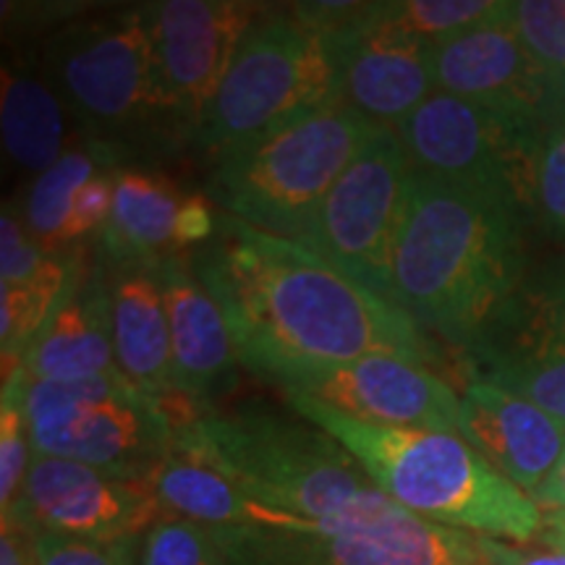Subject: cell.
I'll use <instances>...</instances> for the list:
<instances>
[{
    "label": "cell",
    "instance_id": "d4e9b609",
    "mask_svg": "<svg viewBox=\"0 0 565 565\" xmlns=\"http://www.w3.org/2000/svg\"><path fill=\"white\" fill-rule=\"evenodd\" d=\"M103 162L89 150H68L63 158L47 168L45 173L34 175L21 202V221L30 236L45 252L74 249L68 238L71 210L79 189L89 179L100 173Z\"/></svg>",
    "mask_w": 565,
    "mask_h": 565
},
{
    "label": "cell",
    "instance_id": "5bb4252c",
    "mask_svg": "<svg viewBox=\"0 0 565 565\" xmlns=\"http://www.w3.org/2000/svg\"><path fill=\"white\" fill-rule=\"evenodd\" d=\"M162 79L189 126L200 129L233 55L263 6L242 0H160L145 6Z\"/></svg>",
    "mask_w": 565,
    "mask_h": 565
},
{
    "label": "cell",
    "instance_id": "7a4b0ae2",
    "mask_svg": "<svg viewBox=\"0 0 565 565\" xmlns=\"http://www.w3.org/2000/svg\"><path fill=\"white\" fill-rule=\"evenodd\" d=\"M524 210L412 173L391 259V303L463 356L526 286Z\"/></svg>",
    "mask_w": 565,
    "mask_h": 565
},
{
    "label": "cell",
    "instance_id": "ab89813d",
    "mask_svg": "<svg viewBox=\"0 0 565 565\" xmlns=\"http://www.w3.org/2000/svg\"><path fill=\"white\" fill-rule=\"evenodd\" d=\"M547 126H565V74L553 76L550 82V103H547Z\"/></svg>",
    "mask_w": 565,
    "mask_h": 565
},
{
    "label": "cell",
    "instance_id": "7c38bea8",
    "mask_svg": "<svg viewBox=\"0 0 565 565\" xmlns=\"http://www.w3.org/2000/svg\"><path fill=\"white\" fill-rule=\"evenodd\" d=\"M166 515L150 484L124 482L92 466L34 454L11 521L26 534L89 542L141 540Z\"/></svg>",
    "mask_w": 565,
    "mask_h": 565
},
{
    "label": "cell",
    "instance_id": "9c48e42d",
    "mask_svg": "<svg viewBox=\"0 0 565 565\" xmlns=\"http://www.w3.org/2000/svg\"><path fill=\"white\" fill-rule=\"evenodd\" d=\"M210 534L228 565H490L479 536L424 521L387 494L333 521L273 513Z\"/></svg>",
    "mask_w": 565,
    "mask_h": 565
},
{
    "label": "cell",
    "instance_id": "52a82bcc",
    "mask_svg": "<svg viewBox=\"0 0 565 565\" xmlns=\"http://www.w3.org/2000/svg\"><path fill=\"white\" fill-rule=\"evenodd\" d=\"M338 100V68L324 34L291 9L263 11L233 55L194 145L210 162Z\"/></svg>",
    "mask_w": 565,
    "mask_h": 565
},
{
    "label": "cell",
    "instance_id": "ac0fdd59",
    "mask_svg": "<svg viewBox=\"0 0 565 565\" xmlns=\"http://www.w3.org/2000/svg\"><path fill=\"white\" fill-rule=\"evenodd\" d=\"M469 383H490L565 424V330L529 288L461 356Z\"/></svg>",
    "mask_w": 565,
    "mask_h": 565
},
{
    "label": "cell",
    "instance_id": "9a60e30c",
    "mask_svg": "<svg viewBox=\"0 0 565 565\" xmlns=\"http://www.w3.org/2000/svg\"><path fill=\"white\" fill-rule=\"evenodd\" d=\"M338 68V100L366 121L395 129L435 92L429 42L380 19V3L356 24L330 34Z\"/></svg>",
    "mask_w": 565,
    "mask_h": 565
},
{
    "label": "cell",
    "instance_id": "d6986e66",
    "mask_svg": "<svg viewBox=\"0 0 565 565\" xmlns=\"http://www.w3.org/2000/svg\"><path fill=\"white\" fill-rule=\"evenodd\" d=\"M103 257L105 282L110 294L113 349L116 364L139 391L158 398L179 419L183 408L189 419H200L175 393L171 324L162 296L158 263L139 257Z\"/></svg>",
    "mask_w": 565,
    "mask_h": 565
},
{
    "label": "cell",
    "instance_id": "603a6c76",
    "mask_svg": "<svg viewBox=\"0 0 565 565\" xmlns=\"http://www.w3.org/2000/svg\"><path fill=\"white\" fill-rule=\"evenodd\" d=\"M116 196L110 221L103 228L105 257L162 259L181 252L175 244V223L186 196L166 175L145 168L118 166L113 171Z\"/></svg>",
    "mask_w": 565,
    "mask_h": 565
},
{
    "label": "cell",
    "instance_id": "f35d334b",
    "mask_svg": "<svg viewBox=\"0 0 565 565\" xmlns=\"http://www.w3.org/2000/svg\"><path fill=\"white\" fill-rule=\"evenodd\" d=\"M540 545L565 550V511H550L542 521V532L536 536Z\"/></svg>",
    "mask_w": 565,
    "mask_h": 565
},
{
    "label": "cell",
    "instance_id": "e0dca14e",
    "mask_svg": "<svg viewBox=\"0 0 565 565\" xmlns=\"http://www.w3.org/2000/svg\"><path fill=\"white\" fill-rule=\"evenodd\" d=\"M158 273L171 324L175 393L196 416L217 412V401L233 391L242 366L228 322L196 275L192 254H168Z\"/></svg>",
    "mask_w": 565,
    "mask_h": 565
},
{
    "label": "cell",
    "instance_id": "836d02e7",
    "mask_svg": "<svg viewBox=\"0 0 565 565\" xmlns=\"http://www.w3.org/2000/svg\"><path fill=\"white\" fill-rule=\"evenodd\" d=\"M215 225L217 215L212 212V202L207 196L186 194L179 212V223H175V244H179L181 252H192L196 246L210 242Z\"/></svg>",
    "mask_w": 565,
    "mask_h": 565
},
{
    "label": "cell",
    "instance_id": "30bf717a",
    "mask_svg": "<svg viewBox=\"0 0 565 565\" xmlns=\"http://www.w3.org/2000/svg\"><path fill=\"white\" fill-rule=\"evenodd\" d=\"M412 173L398 134L377 126L296 242L391 301V259Z\"/></svg>",
    "mask_w": 565,
    "mask_h": 565
},
{
    "label": "cell",
    "instance_id": "7402d4cb",
    "mask_svg": "<svg viewBox=\"0 0 565 565\" xmlns=\"http://www.w3.org/2000/svg\"><path fill=\"white\" fill-rule=\"evenodd\" d=\"M150 490L166 515L186 519L207 532L259 526L275 511L252 503L228 477L196 448L181 424H175L171 456L160 466L150 482Z\"/></svg>",
    "mask_w": 565,
    "mask_h": 565
},
{
    "label": "cell",
    "instance_id": "3957f363",
    "mask_svg": "<svg viewBox=\"0 0 565 565\" xmlns=\"http://www.w3.org/2000/svg\"><path fill=\"white\" fill-rule=\"evenodd\" d=\"M40 71L103 166L152 160L194 145L162 79L145 6L61 26L45 40Z\"/></svg>",
    "mask_w": 565,
    "mask_h": 565
},
{
    "label": "cell",
    "instance_id": "cb8c5ba5",
    "mask_svg": "<svg viewBox=\"0 0 565 565\" xmlns=\"http://www.w3.org/2000/svg\"><path fill=\"white\" fill-rule=\"evenodd\" d=\"M66 108L42 71L3 68L0 129L3 150L26 173H45L66 154Z\"/></svg>",
    "mask_w": 565,
    "mask_h": 565
},
{
    "label": "cell",
    "instance_id": "74e56055",
    "mask_svg": "<svg viewBox=\"0 0 565 565\" xmlns=\"http://www.w3.org/2000/svg\"><path fill=\"white\" fill-rule=\"evenodd\" d=\"M532 500L540 505L542 513L565 511V450H563V456L557 458L555 469L550 471L545 482L536 487Z\"/></svg>",
    "mask_w": 565,
    "mask_h": 565
},
{
    "label": "cell",
    "instance_id": "ba28073f",
    "mask_svg": "<svg viewBox=\"0 0 565 565\" xmlns=\"http://www.w3.org/2000/svg\"><path fill=\"white\" fill-rule=\"evenodd\" d=\"M24 412L34 454L92 466L124 482L147 484L173 450L171 412L121 370L82 380L26 377Z\"/></svg>",
    "mask_w": 565,
    "mask_h": 565
},
{
    "label": "cell",
    "instance_id": "277c9868",
    "mask_svg": "<svg viewBox=\"0 0 565 565\" xmlns=\"http://www.w3.org/2000/svg\"><path fill=\"white\" fill-rule=\"evenodd\" d=\"M301 419L324 429L356 458L393 503L433 524L532 545L545 513L458 433L385 427L353 419L307 395L286 393Z\"/></svg>",
    "mask_w": 565,
    "mask_h": 565
},
{
    "label": "cell",
    "instance_id": "e575fe53",
    "mask_svg": "<svg viewBox=\"0 0 565 565\" xmlns=\"http://www.w3.org/2000/svg\"><path fill=\"white\" fill-rule=\"evenodd\" d=\"M479 547L490 565H565V550L561 547L519 545L490 536H479Z\"/></svg>",
    "mask_w": 565,
    "mask_h": 565
},
{
    "label": "cell",
    "instance_id": "4dcf8cb0",
    "mask_svg": "<svg viewBox=\"0 0 565 565\" xmlns=\"http://www.w3.org/2000/svg\"><path fill=\"white\" fill-rule=\"evenodd\" d=\"M58 252H45L24 228L19 210L9 204L0 215V286H32Z\"/></svg>",
    "mask_w": 565,
    "mask_h": 565
},
{
    "label": "cell",
    "instance_id": "83f0119b",
    "mask_svg": "<svg viewBox=\"0 0 565 565\" xmlns=\"http://www.w3.org/2000/svg\"><path fill=\"white\" fill-rule=\"evenodd\" d=\"M137 561L139 565H228L207 529L175 515H162L141 534Z\"/></svg>",
    "mask_w": 565,
    "mask_h": 565
},
{
    "label": "cell",
    "instance_id": "ffe728a7",
    "mask_svg": "<svg viewBox=\"0 0 565 565\" xmlns=\"http://www.w3.org/2000/svg\"><path fill=\"white\" fill-rule=\"evenodd\" d=\"M456 433L526 494L545 482L565 450V424L490 383H466Z\"/></svg>",
    "mask_w": 565,
    "mask_h": 565
},
{
    "label": "cell",
    "instance_id": "484cf974",
    "mask_svg": "<svg viewBox=\"0 0 565 565\" xmlns=\"http://www.w3.org/2000/svg\"><path fill=\"white\" fill-rule=\"evenodd\" d=\"M505 11L508 3H500V0H387V3H380V19L385 24L429 45L503 19Z\"/></svg>",
    "mask_w": 565,
    "mask_h": 565
},
{
    "label": "cell",
    "instance_id": "8d00e7d4",
    "mask_svg": "<svg viewBox=\"0 0 565 565\" xmlns=\"http://www.w3.org/2000/svg\"><path fill=\"white\" fill-rule=\"evenodd\" d=\"M0 565H34L32 536L24 529L3 521V534H0Z\"/></svg>",
    "mask_w": 565,
    "mask_h": 565
},
{
    "label": "cell",
    "instance_id": "8992f818",
    "mask_svg": "<svg viewBox=\"0 0 565 565\" xmlns=\"http://www.w3.org/2000/svg\"><path fill=\"white\" fill-rule=\"evenodd\" d=\"M374 129L335 100L212 162L204 194L223 215L296 242Z\"/></svg>",
    "mask_w": 565,
    "mask_h": 565
},
{
    "label": "cell",
    "instance_id": "f546056e",
    "mask_svg": "<svg viewBox=\"0 0 565 565\" xmlns=\"http://www.w3.org/2000/svg\"><path fill=\"white\" fill-rule=\"evenodd\" d=\"M532 215L565 238V126L542 129L532 171Z\"/></svg>",
    "mask_w": 565,
    "mask_h": 565
},
{
    "label": "cell",
    "instance_id": "2e32d148",
    "mask_svg": "<svg viewBox=\"0 0 565 565\" xmlns=\"http://www.w3.org/2000/svg\"><path fill=\"white\" fill-rule=\"evenodd\" d=\"M435 92L545 129L553 76L532 58L505 17L429 45Z\"/></svg>",
    "mask_w": 565,
    "mask_h": 565
},
{
    "label": "cell",
    "instance_id": "d590c367",
    "mask_svg": "<svg viewBox=\"0 0 565 565\" xmlns=\"http://www.w3.org/2000/svg\"><path fill=\"white\" fill-rule=\"evenodd\" d=\"M529 288L542 301L550 317L565 330V257L550 265L534 282H529Z\"/></svg>",
    "mask_w": 565,
    "mask_h": 565
},
{
    "label": "cell",
    "instance_id": "d6a6232c",
    "mask_svg": "<svg viewBox=\"0 0 565 565\" xmlns=\"http://www.w3.org/2000/svg\"><path fill=\"white\" fill-rule=\"evenodd\" d=\"M113 196H116V181L110 173H97L79 189L74 200V210H71V228L68 238L71 246H76L84 236L100 231L110 221L113 212Z\"/></svg>",
    "mask_w": 565,
    "mask_h": 565
},
{
    "label": "cell",
    "instance_id": "44dd1931",
    "mask_svg": "<svg viewBox=\"0 0 565 565\" xmlns=\"http://www.w3.org/2000/svg\"><path fill=\"white\" fill-rule=\"evenodd\" d=\"M21 370L30 380H82L116 372L110 294L103 257H79L53 315L26 345Z\"/></svg>",
    "mask_w": 565,
    "mask_h": 565
},
{
    "label": "cell",
    "instance_id": "4fadbf2b",
    "mask_svg": "<svg viewBox=\"0 0 565 565\" xmlns=\"http://www.w3.org/2000/svg\"><path fill=\"white\" fill-rule=\"evenodd\" d=\"M280 391L385 427L456 433L461 414V395L435 370L380 353L301 374Z\"/></svg>",
    "mask_w": 565,
    "mask_h": 565
},
{
    "label": "cell",
    "instance_id": "5b68a950",
    "mask_svg": "<svg viewBox=\"0 0 565 565\" xmlns=\"http://www.w3.org/2000/svg\"><path fill=\"white\" fill-rule=\"evenodd\" d=\"M181 427L252 503L267 511L333 521L383 498L356 458L307 419L246 404Z\"/></svg>",
    "mask_w": 565,
    "mask_h": 565
},
{
    "label": "cell",
    "instance_id": "8fae6325",
    "mask_svg": "<svg viewBox=\"0 0 565 565\" xmlns=\"http://www.w3.org/2000/svg\"><path fill=\"white\" fill-rule=\"evenodd\" d=\"M395 134L414 171L498 194L532 212V171L542 126L433 92L395 126Z\"/></svg>",
    "mask_w": 565,
    "mask_h": 565
},
{
    "label": "cell",
    "instance_id": "f1b7e54d",
    "mask_svg": "<svg viewBox=\"0 0 565 565\" xmlns=\"http://www.w3.org/2000/svg\"><path fill=\"white\" fill-rule=\"evenodd\" d=\"M505 21L550 76L565 74V0H515Z\"/></svg>",
    "mask_w": 565,
    "mask_h": 565
},
{
    "label": "cell",
    "instance_id": "4316f807",
    "mask_svg": "<svg viewBox=\"0 0 565 565\" xmlns=\"http://www.w3.org/2000/svg\"><path fill=\"white\" fill-rule=\"evenodd\" d=\"M24 383L26 374L19 366L9 377H3V395H0V508H3V519L17 508L34 458L30 422L24 412Z\"/></svg>",
    "mask_w": 565,
    "mask_h": 565
},
{
    "label": "cell",
    "instance_id": "1f68e13d",
    "mask_svg": "<svg viewBox=\"0 0 565 565\" xmlns=\"http://www.w3.org/2000/svg\"><path fill=\"white\" fill-rule=\"evenodd\" d=\"M34 565H139V540L89 542L55 534H30Z\"/></svg>",
    "mask_w": 565,
    "mask_h": 565
},
{
    "label": "cell",
    "instance_id": "6da1fadb",
    "mask_svg": "<svg viewBox=\"0 0 565 565\" xmlns=\"http://www.w3.org/2000/svg\"><path fill=\"white\" fill-rule=\"evenodd\" d=\"M189 254L228 322L238 364L278 387L374 353L440 362L412 317L299 242L217 215L210 242Z\"/></svg>",
    "mask_w": 565,
    "mask_h": 565
}]
</instances>
